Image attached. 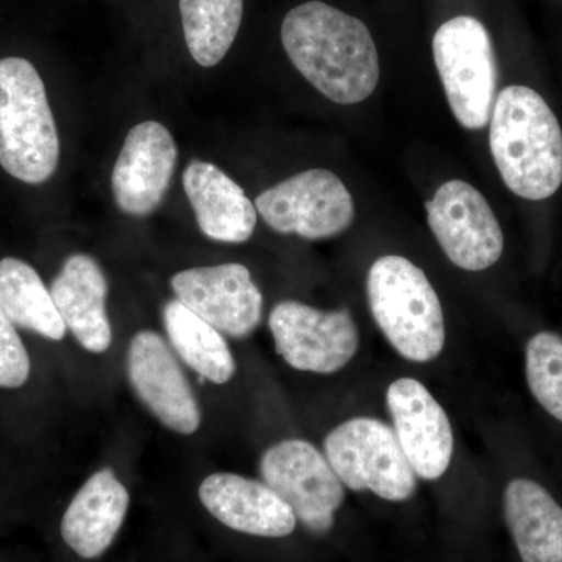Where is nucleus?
<instances>
[{
  "label": "nucleus",
  "mask_w": 562,
  "mask_h": 562,
  "mask_svg": "<svg viewBox=\"0 0 562 562\" xmlns=\"http://www.w3.org/2000/svg\"><path fill=\"white\" fill-rule=\"evenodd\" d=\"M281 43L295 69L333 102L366 101L379 85V52L364 22L319 0L286 14Z\"/></svg>",
  "instance_id": "f257e3e1"
},
{
  "label": "nucleus",
  "mask_w": 562,
  "mask_h": 562,
  "mask_svg": "<svg viewBox=\"0 0 562 562\" xmlns=\"http://www.w3.org/2000/svg\"><path fill=\"white\" fill-rule=\"evenodd\" d=\"M490 144L498 172L514 194L528 201H543L560 190V121L531 88L513 85L497 95Z\"/></svg>",
  "instance_id": "f03ea898"
},
{
  "label": "nucleus",
  "mask_w": 562,
  "mask_h": 562,
  "mask_svg": "<svg viewBox=\"0 0 562 562\" xmlns=\"http://www.w3.org/2000/svg\"><path fill=\"white\" fill-rule=\"evenodd\" d=\"M60 138L46 87L25 58L0 60V165L14 179L41 184L54 177Z\"/></svg>",
  "instance_id": "7ed1b4c3"
},
{
  "label": "nucleus",
  "mask_w": 562,
  "mask_h": 562,
  "mask_svg": "<svg viewBox=\"0 0 562 562\" xmlns=\"http://www.w3.org/2000/svg\"><path fill=\"white\" fill-rule=\"evenodd\" d=\"M368 297L373 319L405 360L428 362L441 355L446 346L441 302L414 262L397 255L379 258L369 271Z\"/></svg>",
  "instance_id": "20e7f679"
},
{
  "label": "nucleus",
  "mask_w": 562,
  "mask_h": 562,
  "mask_svg": "<svg viewBox=\"0 0 562 562\" xmlns=\"http://www.w3.org/2000/svg\"><path fill=\"white\" fill-rule=\"evenodd\" d=\"M436 68L462 127L490 124L497 101L498 66L490 32L472 16L443 22L432 38Z\"/></svg>",
  "instance_id": "39448f33"
},
{
  "label": "nucleus",
  "mask_w": 562,
  "mask_h": 562,
  "mask_svg": "<svg viewBox=\"0 0 562 562\" xmlns=\"http://www.w3.org/2000/svg\"><path fill=\"white\" fill-rule=\"evenodd\" d=\"M324 449L333 471L351 491L405 502L417 490L416 472L397 435L382 420L355 417L344 422L325 438Z\"/></svg>",
  "instance_id": "423d86ee"
},
{
  "label": "nucleus",
  "mask_w": 562,
  "mask_h": 562,
  "mask_svg": "<svg viewBox=\"0 0 562 562\" xmlns=\"http://www.w3.org/2000/svg\"><path fill=\"white\" fill-rule=\"evenodd\" d=\"M255 209L272 231L310 241L341 235L355 217L349 190L327 169H310L269 188Z\"/></svg>",
  "instance_id": "0eeeda50"
},
{
  "label": "nucleus",
  "mask_w": 562,
  "mask_h": 562,
  "mask_svg": "<svg viewBox=\"0 0 562 562\" xmlns=\"http://www.w3.org/2000/svg\"><path fill=\"white\" fill-rule=\"evenodd\" d=\"M262 482L291 506L306 530L325 535L335 525L344 503V484L330 462L302 439H288L271 447L260 462Z\"/></svg>",
  "instance_id": "6e6552de"
},
{
  "label": "nucleus",
  "mask_w": 562,
  "mask_h": 562,
  "mask_svg": "<svg viewBox=\"0 0 562 562\" xmlns=\"http://www.w3.org/2000/svg\"><path fill=\"white\" fill-rule=\"evenodd\" d=\"M277 353L303 372L335 373L355 357L360 335L350 313L321 312L305 303L281 302L269 316Z\"/></svg>",
  "instance_id": "1a4fd4ad"
},
{
  "label": "nucleus",
  "mask_w": 562,
  "mask_h": 562,
  "mask_svg": "<svg viewBox=\"0 0 562 562\" xmlns=\"http://www.w3.org/2000/svg\"><path fill=\"white\" fill-rule=\"evenodd\" d=\"M425 209L436 239L458 268L480 272L501 260L505 246L501 224L482 192L471 184L447 181Z\"/></svg>",
  "instance_id": "9d476101"
},
{
  "label": "nucleus",
  "mask_w": 562,
  "mask_h": 562,
  "mask_svg": "<svg viewBox=\"0 0 562 562\" xmlns=\"http://www.w3.org/2000/svg\"><path fill=\"white\" fill-rule=\"evenodd\" d=\"M177 301L222 335L243 339L260 325L262 294L239 262L192 268L171 280Z\"/></svg>",
  "instance_id": "9b49d317"
},
{
  "label": "nucleus",
  "mask_w": 562,
  "mask_h": 562,
  "mask_svg": "<svg viewBox=\"0 0 562 562\" xmlns=\"http://www.w3.org/2000/svg\"><path fill=\"white\" fill-rule=\"evenodd\" d=\"M128 380L139 401L169 430L192 435L201 427V408L168 342L158 333L133 336L127 355Z\"/></svg>",
  "instance_id": "f8f14e48"
},
{
  "label": "nucleus",
  "mask_w": 562,
  "mask_h": 562,
  "mask_svg": "<svg viewBox=\"0 0 562 562\" xmlns=\"http://www.w3.org/2000/svg\"><path fill=\"white\" fill-rule=\"evenodd\" d=\"M176 139L160 122L135 125L111 173V190L122 213L149 216L160 206L176 171Z\"/></svg>",
  "instance_id": "ddd939ff"
},
{
  "label": "nucleus",
  "mask_w": 562,
  "mask_h": 562,
  "mask_svg": "<svg viewBox=\"0 0 562 562\" xmlns=\"http://www.w3.org/2000/svg\"><path fill=\"white\" fill-rule=\"evenodd\" d=\"M394 431L406 460L420 479H441L453 457V431L447 413L431 392L414 379H398L387 387Z\"/></svg>",
  "instance_id": "4468645a"
},
{
  "label": "nucleus",
  "mask_w": 562,
  "mask_h": 562,
  "mask_svg": "<svg viewBox=\"0 0 562 562\" xmlns=\"http://www.w3.org/2000/svg\"><path fill=\"white\" fill-rule=\"evenodd\" d=\"M199 497L206 512L232 530L260 538H284L297 517L266 483L236 473H213L203 480Z\"/></svg>",
  "instance_id": "2eb2a0df"
},
{
  "label": "nucleus",
  "mask_w": 562,
  "mask_h": 562,
  "mask_svg": "<svg viewBox=\"0 0 562 562\" xmlns=\"http://www.w3.org/2000/svg\"><path fill=\"white\" fill-rule=\"evenodd\" d=\"M52 299L80 346L103 353L113 342L106 313L109 281L99 262L87 254L70 255L50 286Z\"/></svg>",
  "instance_id": "dca6fc26"
},
{
  "label": "nucleus",
  "mask_w": 562,
  "mask_h": 562,
  "mask_svg": "<svg viewBox=\"0 0 562 562\" xmlns=\"http://www.w3.org/2000/svg\"><path fill=\"white\" fill-rule=\"evenodd\" d=\"M128 505L131 495L113 469L95 472L63 516V541L85 560L102 557L116 539Z\"/></svg>",
  "instance_id": "f3484780"
},
{
  "label": "nucleus",
  "mask_w": 562,
  "mask_h": 562,
  "mask_svg": "<svg viewBox=\"0 0 562 562\" xmlns=\"http://www.w3.org/2000/svg\"><path fill=\"white\" fill-rule=\"evenodd\" d=\"M183 188L199 228L217 243L249 241L257 227V209L243 188L213 162L191 161Z\"/></svg>",
  "instance_id": "a211bd4d"
},
{
  "label": "nucleus",
  "mask_w": 562,
  "mask_h": 562,
  "mask_svg": "<svg viewBox=\"0 0 562 562\" xmlns=\"http://www.w3.org/2000/svg\"><path fill=\"white\" fill-rule=\"evenodd\" d=\"M503 509L522 562H562V508L546 487L513 480Z\"/></svg>",
  "instance_id": "6ab92c4d"
},
{
  "label": "nucleus",
  "mask_w": 562,
  "mask_h": 562,
  "mask_svg": "<svg viewBox=\"0 0 562 562\" xmlns=\"http://www.w3.org/2000/svg\"><path fill=\"white\" fill-rule=\"evenodd\" d=\"M162 321L173 350L192 371L216 384L231 382L235 358L221 331L177 299L166 303Z\"/></svg>",
  "instance_id": "aec40b11"
},
{
  "label": "nucleus",
  "mask_w": 562,
  "mask_h": 562,
  "mask_svg": "<svg viewBox=\"0 0 562 562\" xmlns=\"http://www.w3.org/2000/svg\"><path fill=\"white\" fill-rule=\"evenodd\" d=\"M0 308L18 327L52 341H61L68 330L40 273L18 258L0 261Z\"/></svg>",
  "instance_id": "412c9836"
},
{
  "label": "nucleus",
  "mask_w": 562,
  "mask_h": 562,
  "mask_svg": "<svg viewBox=\"0 0 562 562\" xmlns=\"http://www.w3.org/2000/svg\"><path fill=\"white\" fill-rule=\"evenodd\" d=\"M244 0H180L188 50L198 65L213 68L228 54L241 27Z\"/></svg>",
  "instance_id": "4be33fe9"
},
{
  "label": "nucleus",
  "mask_w": 562,
  "mask_h": 562,
  "mask_svg": "<svg viewBox=\"0 0 562 562\" xmlns=\"http://www.w3.org/2000/svg\"><path fill=\"white\" fill-rule=\"evenodd\" d=\"M527 382L536 401L562 422V339L554 333L532 336L527 346Z\"/></svg>",
  "instance_id": "5701e85b"
},
{
  "label": "nucleus",
  "mask_w": 562,
  "mask_h": 562,
  "mask_svg": "<svg viewBox=\"0 0 562 562\" xmlns=\"http://www.w3.org/2000/svg\"><path fill=\"white\" fill-rule=\"evenodd\" d=\"M31 375V358L13 322L0 308V387L16 390Z\"/></svg>",
  "instance_id": "b1692460"
}]
</instances>
